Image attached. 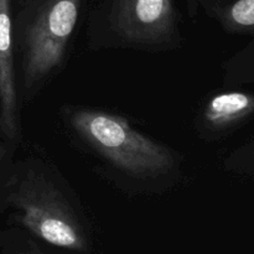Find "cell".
<instances>
[{
  "label": "cell",
  "mask_w": 254,
  "mask_h": 254,
  "mask_svg": "<svg viewBox=\"0 0 254 254\" xmlns=\"http://www.w3.org/2000/svg\"><path fill=\"white\" fill-rule=\"evenodd\" d=\"M112 24L127 41L160 45L175 34V11L171 0H116Z\"/></svg>",
  "instance_id": "cell-4"
},
{
  "label": "cell",
  "mask_w": 254,
  "mask_h": 254,
  "mask_svg": "<svg viewBox=\"0 0 254 254\" xmlns=\"http://www.w3.org/2000/svg\"><path fill=\"white\" fill-rule=\"evenodd\" d=\"M213 10L226 30L254 35V0H223Z\"/></svg>",
  "instance_id": "cell-7"
},
{
  "label": "cell",
  "mask_w": 254,
  "mask_h": 254,
  "mask_svg": "<svg viewBox=\"0 0 254 254\" xmlns=\"http://www.w3.org/2000/svg\"><path fill=\"white\" fill-rule=\"evenodd\" d=\"M0 128L9 139L19 136L20 117L12 54L11 0H0Z\"/></svg>",
  "instance_id": "cell-5"
},
{
  "label": "cell",
  "mask_w": 254,
  "mask_h": 254,
  "mask_svg": "<svg viewBox=\"0 0 254 254\" xmlns=\"http://www.w3.org/2000/svg\"><path fill=\"white\" fill-rule=\"evenodd\" d=\"M230 71L235 81L254 83V39L240 55L233 59Z\"/></svg>",
  "instance_id": "cell-8"
},
{
  "label": "cell",
  "mask_w": 254,
  "mask_h": 254,
  "mask_svg": "<svg viewBox=\"0 0 254 254\" xmlns=\"http://www.w3.org/2000/svg\"><path fill=\"white\" fill-rule=\"evenodd\" d=\"M230 163L238 173L254 176V139L238 149L231 156Z\"/></svg>",
  "instance_id": "cell-9"
},
{
  "label": "cell",
  "mask_w": 254,
  "mask_h": 254,
  "mask_svg": "<svg viewBox=\"0 0 254 254\" xmlns=\"http://www.w3.org/2000/svg\"><path fill=\"white\" fill-rule=\"evenodd\" d=\"M254 116V94L231 91L216 94L206 104L203 126L212 133H227Z\"/></svg>",
  "instance_id": "cell-6"
},
{
  "label": "cell",
  "mask_w": 254,
  "mask_h": 254,
  "mask_svg": "<svg viewBox=\"0 0 254 254\" xmlns=\"http://www.w3.org/2000/svg\"><path fill=\"white\" fill-rule=\"evenodd\" d=\"M16 254H45V253L42 252V251L40 250L36 245H34V243H30V246L26 248V250L20 251V252H17Z\"/></svg>",
  "instance_id": "cell-10"
},
{
  "label": "cell",
  "mask_w": 254,
  "mask_h": 254,
  "mask_svg": "<svg viewBox=\"0 0 254 254\" xmlns=\"http://www.w3.org/2000/svg\"><path fill=\"white\" fill-rule=\"evenodd\" d=\"M20 222L36 238L62 250L86 253L89 240L61 191L41 174L29 173L11 193Z\"/></svg>",
  "instance_id": "cell-3"
},
{
  "label": "cell",
  "mask_w": 254,
  "mask_h": 254,
  "mask_svg": "<svg viewBox=\"0 0 254 254\" xmlns=\"http://www.w3.org/2000/svg\"><path fill=\"white\" fill-rule=\"evenodd\" d=\"M71 126L97 153L134 178H159L175 166L166 146L136 131L119 116L81 109L71 116Z\"/></svg>",
  "instance_id": "cell-1"
},
{
  "label": "cell",
  "mask_w": 254,
  "mask_h": 254,
  "mask_svg": "<svg viewBox=\"0 0 254 254\" xmlns=\"http://www.w3.org/2000/svg\"><path fill=\"white\" fill-rule=\"evenodd\" d=\"M82 0H30L20 19L25 91H34L60 66L77 24Z\"/></svg>",
  "instance_id": "cell-2"
}]
</instances>
